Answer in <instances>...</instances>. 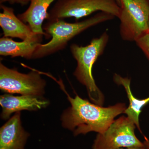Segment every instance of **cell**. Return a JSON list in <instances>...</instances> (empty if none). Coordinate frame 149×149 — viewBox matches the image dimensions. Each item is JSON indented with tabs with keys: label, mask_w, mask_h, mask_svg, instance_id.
Here are the masks:
<instances>
[{
	"label": "cell",
	"mask_w": 149,
	"mask_h": 149,
	"mask_svg": "<svg viewBox=\"0 0 149 149\" xmlns=\"http://www.w3.org/2000/svg\"></svg>",
	"instance_id": "19"
},
{
	"label": "cell",
	"mask_w": 149,
	"mask_h": 149,
	"mask_svg": "<svg viewBox=\"0 0 149 149\" xmlns=\"http://www.w3.org/2000/svg\"><path fill=\"white\" fill-rule=\"evenodd\" d=\"M109 40L108 33L104 32L99 37L93 39L88 45L72 44L70 46L71 53L77 62L73 72L74 77L85 86L91 102L102 106L104 102V96L96 84L93 69L97 59L103 54Z\"/></svg>",
	"instance_id": "3"
},
{
	"label": "cell",
	"mask_w": 149,
	"mask_h": 149,
	"mask_svg": "<svg viewBox=\"0 0 149 149\" xmlns=\"http://www.w3.org/2000/svg\"><path fill=\"white\" fill-rule=\"evenodd\" d=\"M120 34L123 40L136 42L149 33V0H119Z\"/></svg>",
	"instance_id": "4"
},
{
	"label": "cell",
	"mask_w": 149,
	"mask_h": 149,
	"mask_svg": "<svg viewBox=\"0 0 149 149\" xmlns=\"http://www.w3.org/2000/svg\"><path fill=\"white\" fill-rule=\"evenodd\" d=\"M136 125L127 116L116 119L104 133H98L92 149H119L122 148H143L135 134Z\"/></svg>",
	"instance_id": "6"
},
{
	"label": "cell",
	"mask_w": 149,
	"mask_h": 149,
	"mask_svg": "<svg viewBox=\"0 0 149 149\" xmlns=\"http://www.w3.org/2000/svg\"><path fill=\"white\" fill-rule=\"evenodd\" d=\"M115 17L111 14L99 12L93 16L76 22H66L63 19L48 21L43 26V29L47 35V39L51 37L52 39L46 44L41 43L37 46L32 59L43 58L63 49L75 36Z\"/></svg>",
	"instance_id": "2"
},
{
	"label": "cell",
	"mask_w": 149,
	"mask_h": 149,
	"mask_svg": "<svg viewBox=\"0 0 149 149\" xmlns=\"http://www.w3.org/2000/svg\"><path fill=\"white\" fill-rule=\"evenodd\" d=\"M70 106L65 110L61 116L63 127L73 132L74 136L91 132L104 133L118 116L127 108L124 103L104 107L90 102L76 95L74 98L65 90Z\"/></svg>",
	"instance_id": "1"
},
{
	"label": "cell",
	"mask_w": 149,
	"mask_h": 149,
	"mask_svg": "<svg viewBox=\"0 0 149 149\" xmlns=\"http://www.w3.org/2000/svg\"><path fill=\"white\" fill-rule=\"evenodd\" d=\"M20 112L15 113L0 129V149H24L29 133L22 125Z\"/></svg>",
	"instance_id": "9"
},
{
	"label": "cell",
	"mask_w": 149,
	"mask_h": 149,
	"mask_svg": "<svg viewBox=\"0 0 149 149\" xmlns=\"http://www.w3.org/2000/svg\"><path fill=\"white\" fill-rule=\"evenodd\" d=\"M136 42L149 61V33L141 37Z\"/></svg>",
	"instance_id": "14"
},
{
	"label": "cell",
	"mask_w": 149,
	"mask_h": 149,
	"mask_svg": "<svg viewBox=\"0 0 149 149\" xmlns=\"http://www.w3.org/2000/svg\"><path fill=\"white\" fill-rule=\"evenodd\" d=\"M42 37L43 35H36L22 42H16L9 37H3L0 39V55L32 59L37 46L41 44Z\"/></svg>",
	"instance_id": "11"
},
{
	"label": "cell",
	"mask_w": 149,
	"mask_h": 149,
	"mask_svg": "<svg viewBox=\"0 0 149 149\" xmlns=\"http://www.w3.org/2000/svg\"><path fill=\"white\" fill-rule=\"evenodd\" d=\"M97 12L107 13L118 18L120 7L116 0H58L49 12L47 20L74 17L78 20Z\"/></svg>",
	"instance_id": "5"
},
{
	"label": "cell",
	"mask_w": 149,
	"mask_h": 149,
	"mask_svg": "<svg viewBox=\"0 0 149 149\" xmlns=\"http://www.w3.org/2000/svg\"><path fill=\"white\" fill-rule=\"evenodd\" d=\"M49 104V100L43 96L21 95L16 96L10 94H4L0 97V104L2 109L1 118L3 120H6L13 113L22 110L35 111L45 108Z\"/></svg>",
	"instance_id": "8"
},
{
	"label": "cell",
	"mask_w": 149,
	"mask_h": 149,
	"mask_svg": "<svg viewBox=\"0 0 149 149\" xmlns=\"http://www.w3.org/2000/svg\"><path fill=\"white\" fill-rule=\"evenodd\" d=\"M143 144L146 149H149V139L145 137V141H144Z\"/></svg>",
	"instance_id": "16"
},
{
	"label": "cell",
	"mask_w": 149,
	"mask_h": 149,
	"mask_svg": "<svg viewBox=\"0 0 149 149\" xmlns=\"http://www.w3.org/2000/svg\"><path fill=\"white\" fill-rule=\"evenodd\" d=\"M30 0H0L1 3L8 2L10 4H19L22 6L26 5L28 3L30 2Z\"/></svg>",
	"instance_id": "15"
},
{
	"label": "cell",
	"mask_w": 149,
	"mask_h": 149,
	"mask_svg": "<svg viewBox=\"0 0 149 149\" xmlns=\"http://www.w3.org/2000/svg\"><path fill=\"white\" fill-rule=\"evenodd\" d=\"M119 149H146L145 147L143 148H122Z\"/></svg>",
	"instance_id": "17"
},
{
	"label": "cell",
	"mask_w": 149,
	"mask_h": 149,
	"mask_svg": "<svg viewBox=\"0 0 149 149\" xmlns=\"http://www.w3.org/2000/svg\"><path fill=\"white\" fill-rule=\"evenodd\" d=\"M55 0H30L28 8L17 17L24 23H27L35 34L47 35L43 29V23L48 18V9Z\"/></svg>",
	"instance_id": "12"
},
{
	"label": "cell",
	"mask_w": 149,
	"mask_h": 149,
	"mask_svg": "<svg viewBox=\"0 0 149 149\" xmlns=\"http://www.w3.org/2000/svg\"><path fill=\"white\" fill-rule=\"evenodd\" d=\"M116 1L119 4V6H120V1L119 0H116Z\"/></svg>",
	"instance_id": "18"
},
{
	"label": "cell",
	"mask_w": 149,
	"mask_h": 149,
	"mask_svg": "<svg viewBox=\"0 0 149 149\" xmlns=\"http://www.w3.org/2000/svg\"><path fill=\"white\" fill-rule=\"evenodd\" d=\"M46 82L40 73L32 70L27 73L19 72L0 63V89L5 93L21 95L43 96Z\"/></svg>",
	"instance_id": "7"
},
{
	"label": "cell",
	"mask_w": 149,
	"mask_h": 149,
	"mask_svg": "<svg viewBox=\"0 0 149 149\" xmlns=\"http://www.w3.org/2000/svg\"><path fill=\"white\" fill-rule=\"evenodd\" d=\"M1 8L3 12L0 13V26L2 29L3 37L24 40L37 35L28 24L15 15L13 8L3 4L1 5Z\"/></svg>",
	"instance_id": "10"
},
{
	"label": "cell",
	"mask_w": 149,
	"mask_h": 149,
	"mask_svg": "<svg viewBox=\"0 0 149 149\" xmlns=\"http://www.w3.org/2000/svg\"><path fill=\"white\" fill-rule=\"evenodd\" d=\"M113 79L116 84L122 85L124 88L129 100V106L125 110L124 113L135 123L136 127L142 133L139 123V116L142 109L149 103V97L143 99L135 97L130 89V79L128 77H123L119 74L115 73Z\"/></svg>",
	"instance_id": "13"
}]
</instances>
